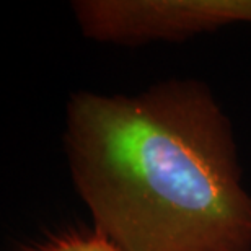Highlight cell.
Returning <instances> with one entry per match:
<instances>
[{"mask_svg": "<svg viewBox=\"0 0 251 251\" xmlns=\"http://www.w3.org/2000/svg\"><path fill=\"white\" fill-rule=\"evenodd\" d=\"M64 142L95 230L123 251H251L232 126L204 83L75 93Z\"/></svg>", "mask_w": 251, "mask_h": 251, "instance_id": "cell-1", "label": "cell"}, {"mask_svg": "<svg viewBox=\"0 0 251 251\" xmlns=\"http://www.w3.org/2000/svg\"><path fill=\"white\" fill-rule=\"evenodd\" d=\"M33 251H123L98 230L90 233H69L41 245Z\"/></svg>", "mask_w": 251, "mask_h": 251, "instance_id": "cell-3", "label": "cell"}, {"mask_svg": "<svg viewBox=\"0 0 251 251\" xmlns=\"http://www.w3.org/2000/svg\"><path fill=\"white\" fill-rule=\"evenodd\" d=\"M74 12L85 36L119 44L179 41L227 25H251V0H80Z\"/></svg>", "mask_w": 251, "mask_h": 251, "instance_id": "cell-2", "label": "cell"}]
</instances>
